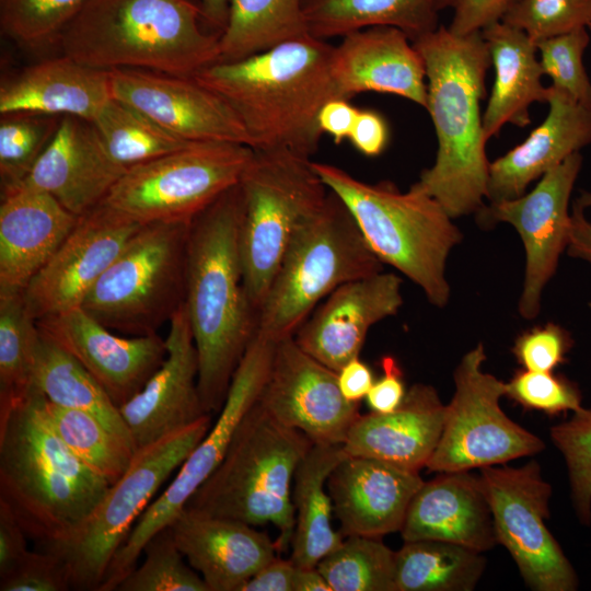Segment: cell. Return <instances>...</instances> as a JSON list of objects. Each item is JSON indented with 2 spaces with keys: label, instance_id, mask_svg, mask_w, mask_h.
Returning <instances> with one entry per match:
<instances>
[{
  "label": "cell",
  "instance_id": "cell-1",
  "mask_svg": "<svg viewBox=\"0 0 591 591\" xmlns=\"http://www.w3.org/2000/svg\"><path fill=\"white\" fill-rule=\"evenodd\" d=\"M242 215L237 183L197 215L188 231L184 304L197 351L200 398L210 415L222 408L257 331L240 255Z\"/></svg>",
  "mask_w": 591,
  "mask_h": 591
},
{
  "label": "cell",
  "instance_id": "cell-2",
  "mask_svg": "<svg viewBox=\"0 0 591 591\" xmlns=\"http://www.w3.org/2000/svg\"><path fill=\"white\" fill-rule=\"evenodd\" d=\"M426 70L427 106L437 137L436 159L412 188L436 199L456 219L486 204L489 161L480 102L490 55L482 32L460 35L448 26L413 42Z\"/></svg>",
  "mask_w": 591,
  "mask_h": 591
},
{
  "label": "cell",
  "instance_id": "cell-3",
  "mask_svg": "<svg viewBox=\"0 0 591 591\" xmlns=\"http://www.w3.org/2000/svg\"><path fill=\"white\" fill-rule=\"evenodd\" d=\"M334 46L311 35L234 61H217L192 78L240 117L254 150L286 149L310 158L323 131L322 106L343 99L332 74Z\"/></svg>",
  "mask_w": 591,
  "mask_h": 591
},
{
  "label": "cell",
  "instance_id": "cell-4",
  "mask_svg": "<svg viewBox=\"0 0 591 591\" xmlns=\"http://www.w3.org/2000/svg\"><path fill=\"white\" fill-rule=\"evenodd\" d=\"M109 486L61 440L35 384L0 416V500L43 547L69 538Z\"/></svg>",
  "mask_w": 591,
  "mask_h": 591
},
{
  "label": "cell",
  "instance_id": "cell-5",
  "mask_svg": "<svg viewBox=\"0 0 591 591\" xmlns=\"http://www.w3.org/2000/svg\"><path fill=\"white\" fill-rule=\"evenodd\" d=\"M200 18L190 0H89L58 42L91 68L193 77L219 59L220 33L205 32Z\"/></svg>",
  "mask_w": 591,
  "mask_h": 591
},
{
  "label": "cell",
  "instance_id": "cell-6",
  "mask_svg": "<svg viewBox=\"0 0 591 591\" xmlns=\"http://www.w3.org/2000/svg\"><path fill=\"white\" fill-rule=\"evenodd\" d=\"M312 166L346 205L376 257L419 287L430 304L447 306V263L463 233L442 206L412 187L402 192L389 181L369 184L327 163L312 161Z\"/></svg>",
  "mask_w": 591,
  "mask_h": 591
},
{
  "label": "cell",
  "instance_id": "cell-7",
  "mask_svg": "<svg viewBox=\"0 0 591 591\" xmlns=\"http://www.w3.org/2000/svg\"><path fill=\"white\" fill-rule=\"evenodd\" d=\"M312 445L303 432L279 422L257 399L221 463L185 507L253 526L271 524L278 531V552H287L294 530L292 480Z\"/></svg>",
  "mask_w": 591,
  "mask_h": 591
},
{
  "label": "cell",
  "instance_id": "cell-8",
  "mask_svg": "<svg viewBox=\"0 0 591 591\" xmlns=\"http://www.w3.org/2000/svg\"><path fill=\"white\" fill-rule=\"evenodd\" d=\"M383 267L329 189L323 206L292 236L258 311L256 333L275 343L293 336L336 288Z\"/></svg>",
  "mask_w": 591,
  "mask_h": 591
},
{
  "label": "cell",
  "instance_id": "cell-9",
  "mask_svg": "<svg viewBox=\"0 0 591 591\" xmlns=\"http://www.w3.org/2000/svg\"><path fill=\"white\" fill-rule=\"evenodd\" d=\"M239 186L240 255L245 288L258 315L292 236L323 206L329 188L310 158L286 149L254 150Z\"/></svg>",
  "mask_w": 591,
  "mask_h": 591
},
{
  "label": "cell",
  "instance_id": "cell-10",
  "mask_svg": "<svg viewBox=\"0 0 591 591\" xmlns=\"http://www.w3.org/2000/svg\"><path fill=\"white\" fill-rule=\"evenodd\" d=\"M189 224L142 225L81 308L109 329L132 336L158 334L185 302Z\"/></svg>",
  "mask_w": 591,
  "mask_h": 591
},
{
  "label": "cell",
  "instance_id": "cell-11",
  "mask_svg": "<svg viewBox=\"0 0 591 591\" xmlns=\"http://www.w3.org/2000/svg\"><path fill=\"white\" fill-rule=\"evenodd\" d=\"M211 427L207 414L194 424L137 449L129 467L113 483L78 530L43 547L61 558L71 588L97 591L107 568L162 484L179 468Z\"/></svg>",
  "mask_w": 591,
  "mask_h": 591
},
{
  "label": "cell",
  "instance_id": "cell-12",
  "mask_svg": "<svg viewBox=\"0 0 591 591\" xmlns=\"http://www.w3.org/2000/svg\"><path fill=\"white\" fill-rule=\"evenodd\" d=\"M250 146L197 141L128 169L103 201L144 225L192 220L236 185L253 158Z\"/></svg>",
  "mask_w": 591,
  "mask_h": 591
},
{
  "label": "cell",
  "instance_id": "cell-13",
  "mask_svg": "<svg viewBox=\"0 0 591 591\" xmlns=\"http://www.w3.org/2000/svg\"><path fill=\"white\" fill-rule=\"evenodd\" d=\"M276 343L255 334L231 380L213 426L193 449L163 493L139 517L115 553L99 591H114L136 567L147 542L169 526L223 460L234 432L259 397Z\"/></svg>",
  "mask_w": 591,
  "mask_h": 591
},
{
  "label": "cell",
  "instance_id": "cell-14",
  "mask_svg": "<svg viewBox=\"0 0 591 591\" xmlns=\"http://www.w3.org/2000/svg\"><path fill=\"white\" fill-rule=\"evenodd\" d=\"M483 343L470 349L453 372L442 432L426 468L434 473L502 465L545 449L544 441L509 418L500 406L506 382L484 370Z\"/></svg>",
  "mask_w": 591,
  "mask_h": 591
},
{
  "label": "cell",
  "instance_id": "cell-15",
  "mask_svg": "<svg viewBox=\"0 0 591 591\" xmlns=\"http://www.w3.org/2000/svg\"><path fill=\"white\" fill-rule=\"evenodd\" d=\"M479 478L497 544L509 552L525 584L534 591L577 590V572L545 523L553 489L537 461L483 467Z\"/></svg>",
  "mask_w": 591,
  "mask_h": 591
},
{
  "label": "cell",
  "instance_id": "cell-16",
  "mask_svg": "<svg viewBox=\"0 0 591 591\" xmlns=\"http://www.w3.org/2000/svg\"><path fill=\"white\" fill-rule=\"evenodd\" d=\"M582 161L577 152L544 174L530 192L518 198L486 202L475 213L479 228L505 222L514 228L522 241L525 265L518 311L523 318L538 315L543 291L566 252L571 221L569 201Z\"/></svg>",
  "mask_w": 591,
  "mask_h": 591
},
{
  "label": "cell",
  "instance_id": "cell-17",
  "mask_svg": "<svg viewBox=\"0 0 591 591\" xmlns=\"http://www.w3.org/2000/svg\"><path fill=\"white\" fill-rule=\"evenodd\" d=\"M141 227L105 201L79 216L72 231L23 291L31 315L38 321L81 306Z\"/></svg>",
  "mask_w": 591,
  "mask_h": 591
},
{
  "label": "cell",
  "instance_id": "cell-18",
  "mask_svg": "<svg viewBox=\"0 0 591 591\" xmlns=\"http://www.w3.org/2000/svg\"><path fill=\"white\" fill-rule=\"evenodd\" d=\"M258 403L315 444H343L361 415L360 403L343 396L337 372L302 350L293 336L276 343Z\"/></svg>",
  "mask_w": 591,
  "mask_h": 591
},
{
  "label": "cell",
  "instance_id": "cell-19",
  "mask_svg": "<svg viewBox=\"0 0 591 591\" xmlns=\"http://www.w3.org/2000/svg\"><path fill=\"white\" fill-rule=\"evenodd\" d=\"M112 96L186 141H228L252 147L240 117L192 77L140 69L109 70Z\"/></svg>",
  "mask_w": 591,
  "mask_h": 591
},
{
  "label": "cell",
  "instance_id": "cell-20",
  "mask_svg": "<svg viewBox=\"0 0 591 591\" xmlns=\"http://www.w3.org/2000/svg\"><path fill=\"white\" fill-rule=\"evenodd\" d=\"M39 332L78 360L120 407L161 367L166 341L159 334L115 335L81 306L37 321Z\"/></svg>",
  "mask_w": 591,
  "mask_h": 591
},
{
  "label": "cell",
  "instance_id": "cell-21",
  "mask_svg": "<svg viewBox=\"0 0 591 591\" xmlns=\"http://www.w3.org/2000/svg\"><path fill=\"white\" fill-rule=\"evenodd\" d=\"M401 277L378 273L331 292L293 335L299 347L338 372L358 358L369 329L403 305Z\"/></svg>",
  "mask_w": 591,
  "mask_h": 591
},
{
  "label": "cell",
  "instance_id": "cell-22",
  "mask_svg": "<svg viewBox=\"0 0 591 591\" xmlns=\"http://www.w3.org/2000/svg\"><path fill=\"white\" fill-rule=\"evenodd\" d=\"M169 323L163 363L119 407L136 450L207 415L198 389V358L184 303Z\"/></svg>",
  "mask_w": 591,
  "mask_h": 591
},
{
  "label": "cell",
  "instance_id": "cell-23",
  "mask_svg": "<svg viewBox=\"0 0 591 591\" xmlns=\"http://www.w3.org/2000/svg\"><path fill=\"white\" fill-rule=\"evenodd\" d=\"M126 171L111 158L91 121L61 116L49 144L18 186L43 190L79 217L101 204Z\"/></svg>",
  "mask_w": 591,
  "mask_h": 591
},
{
  "label": "cell",
  "instance_id": "cell-24",
  "mask_svg": "<svg viewBox=\"0 0 591 591\" xmlns=\"http://www.w3.org/2000/svg\"><path fill=\"white\" fill-rule=\"evenodd\" d=\"M422 483L418 472L375 459L347 456L327 479L340 533L345 537H383L399 532Z\"/></svg>",
  "mask_w": 591,
  "mask_h": 591
},
{
  "label": "cell",
  "instance_id": "cell-25",
  "mask_svg": "<svg viewBox=\"0 0 591 591\" xmlns=\"http://www.w3.org/2000/svg\"><path fill=\"white\" fill-rule=\"evenodd\" d=\"M169 528L186 561L209 591H240L279 553L276 542L255 526L187 507Z\"/></svg>",
  "mask_w": 591,
  "mask_h": 591
},
{
  "label": "cell",
  "instance_id": "cell-26",
  "mask_svg": "<svg viewBox=\"0 0 591 591\" xmlns=\"http://www.w3.org/2000/svg\"><path fill=\"white\" fill-rule=\"evenodd\" d=\"M332 74L345 100L376 92L427 106L424 60L398 28L372 26L343 36L333 49Z\"/></svg>",
  "mask_w": 591,
  "mask_h": 591
},
{
  "label": "cell",
  "instance_id": "cell-27",
  "mask_svg": "<svg viewBox=\"0 0 591 591\" xmlns=\"http://www.w3.org/2000/svg\"><path fill=\"white\" fill-rule=\"evenodd\" d=\"M545 119L524 141L489 163L486 202L518 198L570 155L591 144V108L549 85Z\"/></svg>",
  "mask_w": 591,
  "mask_h": 591
},
{
  "label": "cell",
  "instance_id": "cell-28",
  "mask_svg": "<svg viewBox=\"0 0 591 591\" xmlns=\"http://www.w3.org/2000/svg\"><path fill=\"white\" fill-rule=\"evenodd\" d=\"M78 218L43 190L18 186L1 192L0 291L23 292Z\"/></svg>",
  "mask_w": 591,
  "mask_h": 591
},
{
  "label": "cell",
  "instance_id": "cell-29",
  "mask_svg": "<svg viewBox=\"0 0 591 591\" xmlns=\"http://www.w3.org/2000/svg\"><path fill=\"white\" fill-rule=\"evenodd\" d=\"M404 542L434 540L484 553L496 544L491 510L479 475L438 473L422 483L399 531Z\"/></svg>",
  "mask_w": 591,
  "mask_h": 591
},
{
  "label": "cell",
  "instance_id": "cell-30",
  "mask_svg": "<svg viewBox=\"0 0 591 591\" xmlns=\"http://www.w3.org/2000/svg\"><path fill=\"white\" fill-rule=\"evenodd\" d=\"M444 410L432 385L415 383L395 410L360 415L343 443L344 450L349 456L375 459L419 473L437 448Z\"/></svg>",
  "mask_w": 591,
  "mask_h": 591
},
{
  "label": "cell",
  "instance_id": "cell-31",
  "mask_svg": "<svg viewBox=\"0 0 591 591\" xmlns=\"http://www.w3.org/2000/svg\"><path fill=\"white\" fill-rule=\"evenodd\" d=\"M113 99L111 74L62 55L27 67L0 85V113L76 116L93 121Z\"/></svg>",
  "mask_w": 591,
  "mask_h": 591
},
{
  "label": "cell",
  "instance_id": "cell-32",
  "mask_svg": "<svg viewBox=\"0 0 591 591\" xmlns=\"http://www.w3.org/2000/svg\"><path fill=\"white\" fill-rule=\"evenodd\" d=\"M482 34L495 74L483 114V130L488 141L507 124L519 128L529 126L531 105L546 103L549 86L542 81L544 72L536 45L524 32L498 21Z\"/></svg>",
  "mask_w": 591,
  "mask_h": 591
},
{
  "label": "cell",
  "instance_id": "cell-33",
  "mask_svg": "<svg viewBox=\"0 0 591 591\" xmlns=\"http://www.w3.org/2000/svg\"><path fill=\"white\" fill-rule=\"evenodd\" d=\"M347 456L343 444H315L299 463L291 490L294 530L290 560L297 567H316L345 536L332 524L333 502L327 479Z\"/></svg>",
  "mask_w": 591,
  "mask_h": 591
},
{
  "label": "cell",
  "instance_id": "cell-34",
  "mask_svg": "<svg viewBox=\"0 0 591 591\" xmlns=\"http://www.w3.org/2000/svg\"><path fill=\"white\" fill-rule=\"evenodd\" d=\"M436 0H304L311 36L325 39L372 27L391 26L412 42L437 30Z\"/></svg>",
  "mask_w": 591,
  "mask_h": 591
},
{
  "label": "cell",
  "instance_id": "cell-35",
  "mask_svg": "<svg viewBox=\"0 0 591 591\" xmlns=\"http://www.w3.org/2000/svg\"><path fill=\"white\" fill-rule=\"evenodd\" d=\"M34 384L49 402L94 416L109 431L135 448L119 407L106 391L78 360L40 332Z\"/></svg>",
  "mask_w": 591,
  "mask_h": 591
},
{
  "label": "cell",
  "instance_id": "cell-36",
  "mask_svg": "<svg viewBox=\"0 0 591 591\" xmlns=\"http://www.w3.org/2000/svg\"><path fill=\"white\" fill-rule=\"evenodd\" d=\"M218 61H234L309 36L304 0H228Z\"/></svg>",
  "mask_w": 591,
  "mask_h": 591
},
{
  "label": "cell",
  "instance_id": "cell-37",
  "mask_svg": "<svg viewBox=\"0 0 591 591\" xmlns=\"http://www.w3.org/2000/svg\"><path fill=\"white\" fill-rule=\"evenodd\" d=\"M486 567L483 553L444 541L404 542L395 552L396 591H472Z\"/></svg>",
  "mask_w": 591,
  "mask_h": 591
},
{
  "label": "cell",
  "instance_id": "cell-38",
  "mask_svg": "<svg viewBox=\"0 0 591 591\" xmlns=\"http://www.w3.org/2000/svg\"><path fill=\"white\" fill-rule=\"evenodd\" d=\"M38 341L23 292L0 291V416L32 390Z\"/></svg>",
  "mask_w": 591,
  "mask_h": 591
},
{
  "label": "cell",
  "instance_id": "cell-39",
  "mask_svg": "<svg viewBox=\"0 0 591 591\" xmlns=\"http://www.w3.org/2000/svg\"><path fill=\"white\" fill-rule=\"evenodd\" d=\"M92 124L111 158L127 170L192 143L114 99L104 106Z\"/></svg>",
  "mask_w": 591,
  "mask_h": 591
},
{
  "label": "cell",
  "instance_id": "cell-40",
  "mask_svg": "<svg viewBox=\"0 0 591 591\" xmlns=\"http://www.w3.org/2000/svg\"><path fill=\"white\" fill-rule=\"evenodd\" d=\"M46 408L54 429L77 457L111 485L123 476L137 451L130 443L85 412L47 398Z\"/></svg>",
  "mask_w": 591,
  "mask_h": 591
},
{
  "label": "cell",
  "instance_id": "cell-41",
  "mask_svg": "<svg viewBox=\"0 0 591 591\" xmlns=\"http://www.w3.org/2000/svg\"><path fill=\"white\" fill-rule=\"evenodd\" d=\"M316 568L332 591H396L395 552L382 537L346 536Z\"/></svg>",
  "mask_w": 591,
  "mask_h": 591
},
{
  "label": "cell",
  "instance_id": "cell-42",
  "mask_svg": "<svg viewBox=\"0 0 591 591\" xmlns=\"http://www.w3.org/2000/svg\"><path fill=\"white\" fill-rule=\"evenodd\" d=\"M61 116L16 113L0 121L1 192L20 185L56 134Z\"/></svg>",
  "mask_w": 591,
  "mask_h": 591
},
{
  "label": "cell",
  "instance_id": "cell-43",
  "mask_svg": "<svg viewBox=\"0 0 591 591\" xmlns=\"http://www.w3.org/2000/svg\"><path fill=\"white\" fill-rule=\"evenodd\" d=\"M144 560L119 583V591H209L201 576L185 561L169 526L142 549Z\"/></svg>",
  "mask_w": 591,
  "mask_h": 591
},
{
  "label": "cell",
  "instance_id": "cell-44",
  "mask_svg": "<svg viewBox=\"0 0 591 591\" xmlns=\"http://www.w3.org/2000/svg\"><path fill=\"white\" fill-rule=\"evenodd\" d=\"M89 0H0L2 32L28 47L58 42Z\"/></svg>",
  "mask_w": 591,
  "mask_h": 591
},
{
  "label": "cell",
  "instance_id": "cell-45",
  "mask_svg": "<svg viewBox=\"0 0 591 591\" xmlns=\"http://www.w3.org/2000/svg\"><path fill=\"white\" fill-rule=\"evenodd\" d=\"M554 445L563 454L570 495L579 521L591 523V409L581 406L569 420L549 430Z\"/></svg>",
  "mask_w": 591,
  "mask_h": 591
},
{
  "label": "cell",
  "instance_id": "cell-46",
  "mask_svg": "<svg viewBox=\"0 0 591 591\" xmlns=\"http://www.w3.org/2000/svg\"><path fill=\"white\" fill-rule=\"evenodd\" d=\"M589 43V30L579 28L535 45L544 76L552 80L551 85L591 108V80L583 65Z\"/></svg>",
  "mask_w": 591,
  "mask_h": 591
},
{
  "label": "cell",
  "instance_id": "cell-47",
  "mask_svg": "<svg viewBox=\"0 0 591 591\" xmlns=\"http://www.w3.org/2000/svg\"><path fill=\"white\" fill-rule=\"evenodd\" d=\"M502 22L521 30L535 44L591 24V0H517Z\"/></svg>",
  "mask_w": 591,
  "mask_h": 591
},
{
  "label": "cell",
  "instance_id": "cell-48",
  "mask_svg": "<svg viewBox=\"0 0 591 591\" xmlns=\"http://www.w3.org/2000/svg\"><path fill=\"white\" fill-rule=\"evenodd\" d=\"M525 409L549 416L575 412L581 405L577 384L553 371L521 369L506 382V395Z\"/></svg>",
  "mask_w": 591,
  "mask_h": 591
},
{
  "label": "cell",
  "instance_id": "cell-49",
  "mask_svg": "<svg viewBox=\"0 0 591 591\" xmlns=\"http://www.w3.org/2000/svg\"><path fill=\"white\" fill-rule=\"evenodd\" d=\"M573 340L569 332L559 324L547 322L521 333L511 348L522 369L554 371L567 361Z\"/></svg>",
  "mask_w": 591,
  "mask_h": 591
},
{
  "label": "cell",
  "instance_id": "cell-50",
  "mask_svg": "<svg viewBox=\"0 0 591 591\" xmlns=\"http://www.w3.org/2000/svg\"><path fill=\"white\" fill-rule=\"evenodd\" d=\"M70 588L66 565L47 549L30 551L14 568L0 577L1 591H65Z\"/></svg>",
  "mask_w": 591,
  "mask_h": 591
},
{
  "label": "cell",
  "instance_id": "cell-51",
  "mask_svg": "<svg viewBox=\"0 0 591 591\" xmlns=\"http://www.w3.org/2000/svg\"><path fill=\"white\" fill-rule=\"evenodd\" d=\"M517 0H436L441 12L452 13L448 28L460 35L482 32L487 26L501 21Z\"/></svg>",
  "mask_w": 591,
  "mask_h": 591
},
{
  "label": "cell",
  "instance_id": "cell-52",
  "mask_svg": "<svg viewBox=\"0 0 591 591\" xmlns=\"http://www.w3.org/2000/svg\"><path fill=\"white\" fill-rule=\"evenodd\" d=\"M382 375L374 381L368 395L367 404L372 413L385 414L395 410L404 401L407 390L403 372L392 356L381 359Z\"/></svg>",
  "mask_w": 591,
  "mask_h": 591
},
{
  "label": "cell",
  "instance_id": "cell-53",
  "mask_svg": "<svg viewBox=\"0 0 591 591\" xmlns=\"http://www.w3.org/2000/svg\"><path fill=\"white\" fill-rule=\"evenodd\" d=\"M390 131L384 117L373 109H359L349 141L366 157L380 155L389 143Z\"/></svg>",
  "mask_w": 591,
  "mask_h": 591
},
{
  "label": "cell",
  "instance_id": "cell-54",
  "mask_svg": "<svg viewBox=\"0 0 591 591\" xmlns=\"http://www.w3.org/2000/svg\"><path fill=\"white\" fill-rule=\"evenodd\" d=\"M27 534L10 509L0 500V577L14 568L30 552Z\"/></svg>",
  "mask_w": 591,
  "mask_h": 591
},
{
  "label": "cell",
  "instance_id": "cell-55",
  "mask_svg": "<svg viewBox=\"0 0 591 591\" xmlns=\"http://www.w3.org/2000/svg\"><path fill=\"white\" fill-rule=\"evenodd\" d=\"M359 108L349 103V100L333 99L326 102L317 116L321 130L333 137L335 143L349 139L355 126Z\"/></svg>",
  "mask_w": 591,
  "mask_h": 591
},
{
  "label": "cell",
  "instance_id": "cell-56",
  "mask_svg": "<svg viewBox=\"0 0 591 591\" xmlns=\"http://www.w3.org/2000/svg\"><path fill=\"white\" fill-rule=\"evenodd\" d=\"M297 566L289 559L276 557L250 580L240 591H293Z\"/></svg>",
  "mask_w": 591,
  "mask_h": 591
},
{
  "label": "cell",
  "instance_id": "cell-57",
  "mask_svg": "<svg viewBox=\"0 0 591 591\" xmlns=\"http://www.w3.org/2000/svg\"><path fill=\"white\" fill-rule=\"evenodd\" d=\"M337 381L343 396L351 403H360L374 383L370 367L358 358L348 361L337 372Z\"/></svg>",
  "mask_w": 591,
  "mask_h": 591
},
{
  "label": "cell",
  "instance_id": "cell-58",
  "mask_svg": "<svg viewBox=\"0 0 591 591\" xmlns=\"http://www.w3.org/2000/svg\"><path fill=\"white\" fill-rule=\"evenodd\" d=\"M566 252L573 258L591 264V220L576 198L571 206V221Z\"/></svg>",
  "mask_w": 591,
  "mask_h": 591
},
{
  "label": "cell",
  "instance_id": "cell-59",
  "mask_svg": "<svg viewBox=\"0 0 591 591\" xmlns=\"http://www.w3.org/2000/svg\"><path fill=\"white\" fill-rule=\"evenodd\" d=\"M293 591H332V588L316 567H297Z\"/></svg>",
  "mask_w": 591,
  "mask_h": 591
},
{
  "label": "cell",
  "instance_id": "cell-60",
  "mask_svg": "<svg viewBox=\"0 0 591 591\" xmlns=\"http://www.w3.org/2000/svg\"><path fill=\"white\" fill-rule=\"evenodd\" d=\"M200 7L205 20L220 30L225 26L229 13L228 0H200Z\"/></svg>",
  "mask_w": 591,
  "mask_h": 591
},
{
  "label": "cell",
  "instance_id": "cell-61",
  "mask_svg": "<svg viewBox=\"0 0 591 591\" xmlns=\"http://www.w3.org/2000/svg\"><path fill=\"white\" fill-rule=\"evenodd\" d=\"M587 211L591 215V192L581 190L579 197L577 198Z\"/></svg>",
  "mask_w": 591,
  "mask_h": 591
},
{
  "label": "cell",
  "instance_id": "cell-62",
  "mask_svg": "<svg viewBox=\"0 0 591 591\" xmlns=\"http://www.w3.org/2000/svg\"><path fill=\"white\" fill-rule=\"evenodd\" d=\"M588 30H589V32H590V34H591V24L588 26Z\"/></svg>",
  "mask_w": 591,
  "mask_h": 591
},
{
  "label": "cell",
  "instance_id": "cell-63",
  "mask_svg": "<svg viewBox=\"0 0 591 591\" xmlns=\"http://www.w3.org/2000/svg\"><path fill=\"white\" fill-rule=\"evenodd\" d=\"M589 309L591 310V302L588 303Z\"/></svg>",
  "mask_w": 591,
  "mask_h": 591
}]
</instances>
